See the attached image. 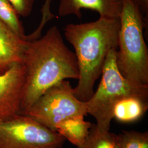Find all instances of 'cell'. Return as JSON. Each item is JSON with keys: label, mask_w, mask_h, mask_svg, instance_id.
Here are the masks:
<instances>
[{"label": "cell", "mask_w": 148, "mask_h": 148, "mask_svg": "<svg viewBox=\"0 0 148 148\" xmlns=\"http://www.w3.org/2000/svg\"><path fill=\"white\" fill-rule=\"evenodd\" d=\"M19 16L27 17L33 10L35 0H8Z\"/></svg>", "instance_id": "2e32d148"}, {"label": "cell", "mask_w": 148, "mask_h": 148, "mask_svg": "<svg viewBox=\"0 0 148 148\" xmlns=\"http://www.w3.org/2000/svg\"><path fill=\"white\" fill-rule=\"evenodd\" d=\"M118 136L119 148H148V132L123 131Z\"/></svg>", "instance_id": "5bb4252c"}, {"label": "cell", "mask_w": 148, "mask_h": 148, "mask_svg": "<svg viewBox=\"0 0 148 148\" xmlns=\"http://www.w3.org/2000/svg\"><path fill=\"white\" fill-rule=\"evenodd\" d=\"M21 63L25 70L21 114L54 86L64 80L79 79L76 56L65 45L56 26L42 36L27 41Z\"/></svg>", "instance_id": "6da1fadb"}, {"label": "cell", "mask_w": 148, "mask_h": 148, "mask_svg": "<svg viewBox=\"0 0 148 148\" xmlns=\"http://www.w3.org/2000/svg\"><path fill=\"white\" fill-rule=\"evenodd\" d=\"M123 0H60L59 16L61 17L74 15L82 17V10L87 9L98 13L100 16L120 18Z\"/></svg>", "instance_id": "ba28073f"}, {"label": "cell", "mask_w": 148, "mask_h": 148, "mask_svg": "<svg viewBox=\"0 0 148 148\" xmlns=\"http://www.w3.org/2000/svg\"><path fill=\"white\" fill-rule=\"evenodd\" d=\"M120 21L117 68L133 84L148 86V49L144 36L148 21L133 0H123Z\"/></svg>", "instance_id": "3957f363"}, {"label": "cell", "mask_w": 148, "mask_h": 148, "mask_svg": "<svg viewBox=\"0 0 148 148\" xmlns=\"http://www.w3.org/2000/svg\"><path fill=\"white\" fill-rule=\"evenodd\" d=\"M148 109V95H127L114 106L112 117L123 123H133L142 118Z\"/></svg>", "instance_id": "9c48e42d"}, {"label": "cell", "mask_w": 148, "mask_h": 148, "mask_svg": "<svg viewBox=\"0 0 148 148\" xmlns=\"http://www.w3.org/2000/svg\"><path fill=\"white\" fill-rule=\"evenodd\" d=\"M51 3L52 0H45L42 7L41 10L42 13L41 21L36 30H35L31 34L27 35V41H32L41 37L43 29L46 24L48 21H52L56 18V16L51 12Z\"/></svg>", "instance_id": "9a60e30c"}, {"label": "cell", "mask_w": 148, "mask_h": 148, "mask_svg": "<svg viewBox=\"0 0 148 148\" xmlns=\"http://www.w3.org/2000/svg\"><path fill=\"white\" fill-rule=\"evenodd\" d=\"M19 16L8 0H0V20L17 36L26 40L27 35L20 21ZM27 41V40H26Z\"/></svg>", "instance_id": "4fadbf2b"}, {"label": "cell", "mask_w": 148, "mask_h": 148, "mask_svg": "<svg viewBox=\"0 0 148 148\" xmlns=\"http://www.w3.org/2000/svg\"><path fill=\"white\" fill-rule=\"evenodd\" d=\"M77 148H119L118 136L109 131L101 132L92 124L84 142Z\"/></svg>", "instance_id": "7c38bea8"}, {"label": "cell", "mask_w": 148, "mask_h": 148, "mask_svg": "<svg viewBox=\"0 0 148 148\" xmlns=\"http://www.w3.org/2000/svg\"><path fill=\"white\" fill-rule=\"evenodd\" d=\"M92 125L90 122L85 121L84 116H74L60 122L56 131L77 147L87 137Z\"/></svg>", "instance_id": "8fae6325"}, {"label": "cell", "mask_w": 148, "mask_h": 148, "mask_svg": "<svg viewBox=\"0 0 148 148\" xmlns=\"http://www.w3.org/2000/svg\"><path fill=\"white\" fill-rule=\"evenodd\" d=\"M116 50L113 49L108 54L100 84L86 101L88 114L95 119L101 132L110 131L112 109L117 101L127 95H148V86L136 85L120 73L117 66Z\"/></svg>", "instance_id": "277c9868"}, {"label": "cell", "mask_w": 148, "mask_h": 148, "mask_svg": "<svg viewBox=\"0 0 148 148\" xmlns=\"http://www.w3.org/2000/svg\"><path fill=\"white\" fill-rule=\"evenodd\" d=\"M65 140L24 114L0 121V148H63Z\"/></svg>", "instance_id": "8992f818"}, {"label": "cell", "mask_w": 148, "mask_h": 148, "mask_svg": "<svg viewBox=\"0 0 148 148\" xmlns=\"http://www.w3.org/2000/svg\"><path fill=\"white\" fill-rule=\"evenodd\" d=\"M25 70L21 63L13 64L0 74V121L21 114Z\"/></svg>", "instance_id": "52a82bcc"}, {"label": "cell", "mask_w": 148, "mask_h": 148, "mask_svg": "<svg viewBox=\"0 0 148 148\" xmlns=\"http://www.w3.org/2000/svg\"><path fill=\"white\" fill-rule=\"evenodd\" d=\"M138 6L145 18L148 21V0H133Z\"/></svg>", "instance_id": "e0dca14e"}, {"label": "cell", "mask_w": 148, "mask_h": 148, "mask_svg": "<svg viewBox=\"0 0 148 148\" xmlns=\"http://www.w3.org/2000/svg\"><path fill=\"white\" fill-rule=\"evenodd\" d=\"M56 131L57 125L70 117L88 115L86 102L79 100L69 81L64 80L47 90L24 112Z\"/></svg>", "instance_id": "5b68a950"}, {"label": "cell", "mask_w": 148, "mask_h": 148, "mask_svg": "<svg viewBox=\"0 0 148 148\" xmlns=\"http://www.w3.org/2000/svg\"><path fill=\"white\" fill-rule=\"evenodd\" d=\"M27 41L21 38L0 20V62L11 66L21 62Z\"/></svg>", "instance_id": "30bf717a"}, {"label": "cell", "mask_w": 148, "mask_h": 148, "mask_svg": "<svg viewBox=\"0 0 148 148\" xmlns=\"http://www.w3.org/2000/svg\"><path fill=\"white\" fill-rule=\"evenodd\" d=\"M120 27V18L99 16L95 21L69 24L64 28V36L74 47L78 64L79 81L74 93L79 101L86 102L93 95L108 54L117 49Z\"/></svg>", "instance_id": "7a4b0ae2"}, {"label": "cell", "mask_w": 148, "mask_h": 148, "mask_svg": "<svg viewBox=\"0 0 148 148\" xmlns=\"http://www.w3.org/2000/svg\"><path fill=\"white\" fill-rule=\"evenodd\" d=\"M11 66L5 64L3 63L0 62V74L5 72V70L8 69Z\"/></svg>", "instance_id": "ac0fdd59"}]
</instances>
